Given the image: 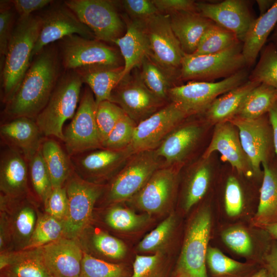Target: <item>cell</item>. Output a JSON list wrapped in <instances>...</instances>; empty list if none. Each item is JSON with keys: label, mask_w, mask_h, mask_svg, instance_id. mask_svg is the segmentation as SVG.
<instances>
[{"label": "cell", "mask_w": 277, "mask_h": 277, "mask_svg": "<svg viewBox=\"0 0 277 277\" xmlns=\"http://www.w3.org/2000/svg\"><path fill=\"white\" fill-rule=\"evenodd\" d=\"M60 64L55 48L46 46L32 60L17 91L5 108L12 118L35 120L47 105L60 78Z\"/></svg>", "instance_id": "1"}, {"label": "cell", "mask_w": 277, "mask_h": 277, "mask_svg": "<svg viewBox=\"0 0 277 277\" xmlns=\"http://www.w3.org/2000/svg\"><path fill=\"white\" fill-rule=\"evenodd\" d=\"M40 25V16L31 15L19 17L13 28L1 72V96L6 104L17 91L31 65Z\"/></svg>", "instance_id": "2"}, {"label": "cell", "mask_w": 277, "mask_h": 277, "mask_svg": "<svg viewBox=\"0 0 277 277\" xmlns=\"http://www.w3.org/2000/svg\"><path fill=\"white\" fill-rule=\"evenodd\" d=\"M83 82L75 71L59 78L51 96L35 121L43 136L64 140L63 125L75 114Z\"/></svg>", "instance_id": "3"}, {"label": "cell", "mask_w": 277, "mask_h": 277, "mask_svg": "<svg viewBox=\"0 0 277 277\" xmlns=\"http://www.w3.org/2000/svg\"><path fill=\"white\" fill-rule=\"evenodd\" d=\"M60 43L62 64L67 71L123 67L120 51L96 39L73 34Z\"/></svg>", "instance_id": "4"}, {"label": "cell", "mask_w": 277, "mask_h": 277, "mask_svg": "<svg viewBox=\"0 0 277 277\" xmlns=\"http://www.w3.org/2000/svg\"><path fill=\"white\" fill-rule=\"evenodd\" d=\"M242 48L241 42L216 53L184 54L179 80L213 82L216 79L227 78L247 67Z\"/></svg>", "instance_id": "5"}, {"label": "cell", "mask_w": 277, "mask_h": 277, "mask_svg": "<svg viewBox=\"0 0 277 277\" xmlns=\"http://www.w3.org/2000/svg\"><path fill=\"white\" fill-rule=\"evenodd\" d=\"M246 68L217 82L189 81L171 87L168 96L188 116L202 114L218 97L242 85L248 80Z\"/></svg>", "instance_id": "6"}, {"label": "cell", "mask_w": 277, "mask_h": 277, "mask_svg": "<svg viewBox=\"0 0 277 277\" xmlns=\"http://www.w3.org/2000/svg\"><path fill=\"white\" fill-rule=\"evenodd\" d=\"M211 221L209 209L204 208L190 222L177 261L176 277H207L206 263Z\"/></svg>", "instance_id": "7"}, {"label": "cell", "mask_w": 277, "mask_h": 277, "mask_svg": "<svg viewBox=\"0 0 277 277\" xmlns=\"http://www.w3.org/2000/svg\"><path fill=\"white\" fill-rule=\"evenodd\" d=\"M68 210L63 222L64 236L75 239L88 226L94 204L101 195L103 186L87 181L73 170L66 182Z\"/></svg>", "instance_id": "8"}, {"label": "cell", "mask_w": 277, "mask_h": 277, "mask_svg": "<svg viewBox=\"0 0 277 277\" xmlns=\"http://www.w3.org/2000/svg\"><path fill=\"white\" fill-rule=\"evenodd\" d=\"M96 110L94 96L91 89L86 87L72 120L63 132V142L69 156L103 148L96 122Z\"/></svg>", "instance_id": "9"}, {"label": "cell", "mask_w": 277, "mask_h": 277, "mask_svg": "<svg viewBox=\"0 0 277 277\" xmlns=\"http://www.w3.org/2000/svg\"><path fill=\"white\" fill-rule=\"evenodd\" d=\"M150 44L149 57L172 78L179 80L183 53L170 23L161 12L144 22Z\"/></svg>", "instance_id": "10"}, {"label": "cell", "mask_w": 277, "mask_h": 277, "mask_svg": "<svg viewBox=\"0 0 277 277\" xmlns=\"http://www.w3.org/2000/svg\"><path fill=\"white\" fill-rule=\"evenodd\" d=\"M229 121L238 130L242 146L250 162L253 174L262 177L261 166L269 162L276 156L268 113L255 119L233 118Z\"/></svg>", "instance_id": "11"}, {"label": "cell", "mask_w": 277, "mask_h": 277, "mask_svg": "<svg viewBox=\"0 0 277 277\" xmlns=\"http://www.w3.org/2000/svg\"><path fill=\"white\" fill-rule=\"evenodd\" d=\"M93 33L95 39L112 43L123 35L124 26L113 3L106 0L64 2Z\"/></svg>", "instance_id": "12"}, {"label": "cell", "mask_w": 277, "mask_h": 277, "mask_svg": "<svg viewBox=\"0 0 277 277\" xmlns=\"http://www.w3.org/2000/svg\"><path fill=\"white\" fill-rule=\"evenodd\" d=\"M160 159L154 150L132 155L112 180L108 191V201L118 203L131 199L161 167Z\"/></svg>", "instance_id": "13"}, {"label": "cell", "mask_w": 277, "mask_h": 277, "mask_svg": "<svg viewBox=\"0 0 277 277\" xmlns=\"http://www.w3.org/2000/svg\"><path fill=\"white\" fill-rule=\"evenodd\" d=\"M189 116L171 102L138 123L128 149L132 154L155 149L164 138Z\"/></svg>", "instance_id": "14"}, {"label": "cell", "mask_w": 277, "mask_h": 277, "mask_svg": "<svg viewBox=\"0 0 277 277\" xmlns=\"http://www.w3.org/2000/svg\"><path fill=\"white\" fill-rule=\"evenodd\" d=\"M109 101L119 106L137 124L161 108L164 101L146 87L139 73L124 77L113 89Z\"/></svg>", "instance_id": "15"}, {"label": "cell", "mask_w": 277, "mask_h": 277, "mask_svg": "<svg viewBox=\"0 0 277 277\" xmlns=\"http://www.w3.org/2000/svg\"><path fill=\"white\" fill-rule=\"evenodd\" d=\"M39 16L40 29L32 51V60L49 44L67 36L77 34L85 38L95 39L93 32L64 3L51 7Z\"/></svg>", "instance_id": "16"}, {"label": "cell", "mask_w": 277, "mask_h": 277, "mask_svg": "<svg viewBox=\"0 0 277 277\" xmlns=\"http://www.w3.org/2000/svg\"><path fill=\"white\" fill-rule=\"evenodd\" d=\"M177 167L159 168L130 200L137 207L149 215L167 211L175 196L178 177Z\"/></svg>", "instance_id": "17"}, {"label": "cell", "mask_w": 277, "mask_h": 277, "mask_svg": "<svg viewBox=\"0 0 277 277\" xmlns=\"http://www.w3.org/2000/svg\"><path fill=\"white\" fill-rule=\"evenodd\" d=\"M133 155L128 148L121 150L100 148L70 156L75 173L83 179L94 183L112 176Z\"/></svg>", "instance_id": "18"}, {"label": "cell", "mask_w": 277, "mask_h": 277, "mask_svg": "<svg viewBox=\"0 0 277 277\" xmlns=\"http://www.w3.org/2000/svg\"><path fill=\"white\" fill-rule=\"evenodd\" d=\"M197 8L202 16L231 31L242 43L255 19L246 1L226 0L217 3L197 2Z\"/></svg>", "instance_id": "19"}, {"label": "cell", "mask_w": 277, "mask_h": 277, "mask_svg": "<svg viewBox=\"0 0 277 277\" xmlns=\"http://www.w3.org/2000/svg\"><path fill=\"white\" fill-rule=\"evenodd\" d=\"M215 151L221 154L225 160L240 174L247 176L253 174L250 162L242 146L238 130L229 121L215 125L210 143L202 157L209 159Z\"/></svg>", "instance_id": "20"}, {"label": "cell", "mask_w": 277, "mask_h": 277, "mask_svg": "<svg viewBox=\"0 0 277 277\" xmlns=\"http://www.w3.org/2000/svg\"><path fill=\"white\" fill-rule=\"evenodd\" d=\"M41 248L44 262L54 277H80L84 252L75 239L63 236Z\"/></svg>", "instance_id": "21"}, {"label": "cell", "mask_w": 277, "mask_h": 277, "mask_svg": "<svg viewBox=\"0 0 277 277\" xmlns=\"http://www.w3.org/2000/svg\"><path fill=\"white\" fill-rule=\"evenodd\" d=\"M2 140L20 153L28 162L41 148L43 134L34 120L18 117L12 118L0 127Z\"/></svg>", "instance_id": "22"}, {"label": "cell", "mask_w": 277, "mask_h": 277, "mask_svg": "<svg viewBox=\"0 0 277 277\" xmlns=\"http://www.w3.org/2000/svg\"><path fill=\"white\" fill-rule=\"evenodd\" d=\"M197 122L181 123L174 128L154 149L164 160L165 166H178L194 148L203 132Z\"/></svg>", "instance_id": "23"}, {"label": "cell", "mask_w": 277, "mask_h": 277, "mask_svg": "<svg viewBox=\"0 0 277 277\" xmlns=\"http://www.w3.org/2000/svg\"><path fill=\"white\" fill-rule=\"evenodd\" d=\"M28 163L17 151L9 148L1 154L0 189L11 200L23 198L28 190Z\"/></svg>", "instance_id": "24"}, {"label": "cell", "mask_w": 277, "mask_h": 277, "mask_svg": "<svg viewBox=\"0 0 277 277\" xmlns=\"http://www.w3.org/2000/svg\"><path fill=\"white\" fill-rule=\"evenodd\" d=\"M113 43L118 47L124 63L122 80L133 69L141 66L150 54L149 41L142 21L128 22L126 33Z\"/></svg>", "instance_id": "25"}, {"label": "cell", "mask_w": 277, "mask_h": 277, "mask_svg": "<svg viewBox=\"0 0 277 277\" xmlns=\"http://www.w3.org/2000/svg\"><path fill=\"white\" fill-rule=\"evenodd\" d=\"M1 277H54L47 268L42 248L1 254Z\"/></svg>", "instance_id": "26"}, {"label": "cell", "mask_w": 277, "mask_h": 277, "mask_svg": "<svg viewBox=\"0 0 277 277\" xmlns=\"http://www.w3.org/2000/svg\"><path fill=\"white\" fill-rule=\"evenodd\" d=\"M169 15L172 30L186 54L195 52L206 31L214 23L199 12H181Z\"/></svg>", "instance_id": "27"}, {"label": "cell", "mask_w": 277, "mask_h": 277, "mask_svg": "<svg viewBox=\"0 0 277 277\" xmlns=\"http://www.w3.org/2000/svg\"><path fill=\"white\" fill-rule=\"evenodd\" d=\"M262 183L254 224L259 227L277 222V156L262 164Z\"/></svg>", "instance_id": "28"}, {"label": "cell", "mask_w": 277, "mask_h": 277, "mask_svg": "<svg viewBox=\"0 0 277 277\" xmlns=\"http://www.w3.org/2000/svg\"><path fill=\"white\" fill-rule=\"evenodd\" d=\"M277 24V1L264 14L252 22L243 42L242 53L247 66H252Z\"/></svg>", "instance_id": "29"}, {"label": "cell", "mask_w": 277, "mask_h": 277, "mask_svg": "<svg viewBox=\"0 0 277 277\" xmlns=\"http://www.w3.org/2000/svg\"><path fill=\"white\" fill-rule=\"evenodd\" d=\"M260 84L246 82L216 98L202 113L206 121L211 125L231 120L248 94Z\"/></svg>", "instance_id": "30"}, {"label": "cell", "mask_w": 277, "mask_h": 277, "mask_svg": "<svg viewBox=\"0 0 277 277\" xmlns=\"http://www.w3.org/2000/svg\"><path fill=\"white\" fill-rule=\"evenodd\" d=\"M21 199L12 200L13 209L10 221H8L9 235L17 247L23 250L28 244L35 229L37 219L32 204Z\"/></svg>", "instance_id": "31"}, {"label": "cell", "mask_w": 277, "mask_h": 277, "mask_svg": "<svg viewBox=\"0 0 277 277\" xmlns=\"http://www.w3.org/2000/svg\"><path fill=\"white\" fill-rule=\"evenodd\" d=\"M41 151L50 176L53 188L64 186L73 170L70 156L52 138L43 140Z\"/></svg>", "instance_id": "32"}, {"label": "cell", "mask_w": 277, "mask_h": 277, "mask_svg": "<svg viewBox=\"0 0 277 277\" xmlns=\"http://www.w3.org/2000/svg\"><path fill=\"white\" fill-rule=\"evenodd\" d=\"M277 102V89L260 84L245 97L232 118L255 119L268 113Z\"/></svg>", "instance_id": "33"}, {"label": "cell", "mask_w": 277, "mask_h": 277, "mask_svg": "<svg viewBox=\"0 0 277 277\" xmlns=\"http://www.w3.org/2000/svg\"><path fill=\"white\" fill-rule=\"evenodd\" d=\"M123 67L104 68L78 72L92 92L97 105L109 101L112 92L122 80Z\"/></svg>", "instance_id": "34"}, {"label": "cell", "mask_w": 277, "mask_h": 277, "mask_svg": "<svg viewBox=\"0 0 277 277\" xmlns=\"http://www.w3.org/2000/svg\"><path fill=\"white\" fill-rule=\"evenodd\" d=\"M209 159L202 157L189 173L183 195V206L187 211L203 197L209 188L211 176Z\"/></svg>", "instance_id": "35"}, {"label": "cell", "mask_w": 277, "mask_h": 277, "mask_svg": "<svg viewBox=\"0 0 277 277\" xmlns=\"http://www.w3.org/2000/svg\"><path fill=\"white\" fill-rule=\"evenodd\" d=\"M241 42L234 33L213 23L206 31L192 54L216 53Z\"/></svg>", "instance_id": "36"}, {"label": "cell", "mask_w": 277, "mask_h": 277, "mask_svg": "<svg viewBox=\"0 0 277 277\" xmlns=\"http://www.w3.org/2000/svg\"><path fill=\"white\" fill-rule=\"evenodd\" d=\"M259 61L248 80L272 86L277 89V49L270 42L261 51Z\"/></svg>", "instance_id": "37"}, {"label": "cell", "mask_w": 277, "mask_h": 277, "mask_svg": "<svg viewBox=\"0 0 277 277\" xmlns=\"http://www.w3.org/2000/svg\"><path fill=\"white\" fill-rule=\"evenodd\" d=\"M141 77L146 87L156 96L165 100L168 95L172 77L149 56L143 61Z\"/></svg>", "instance_id": "38"}, {"label": "cell", "mask_w": 277, "mask_h": 277, "mask_svg": "<svg viewBox=\"0 0 277 277\" xmlns=\"http://www.w3.org/2000/svg\"><path fill=\"white\" fill-rule=\"evenodd\" d=\"M175 224V215L170 214L140 241L137 245L138 251L145 253L163 252L171 240Z\"/></svg>", "instance_id": "39"}, {"label": "cell", "mask_w": 277, "mask_h": 277, "mask_svg": "<svg viewBox=\"0 0 277 277\" xmlns=\"http://www.w3.org/2000/svg\"><path fill=\"white\" fill-rule=\"evenodd\" d=\"M64 233L63 222L46 213L37 220L29 242L23 250L42 247L63 237Z\"/></svg>", "instance_id": "40"}, {"label": "cell", "mask_w": 277, "mask_h": 277, "mask_svg": "<svg viewBox=\"0 0 277 277\" xmlns=\"http://www.w3.org/2000/svg\"><path fill=\"white\" fill-rule=\"evenodd\" d=\"M149 221V214H138L120 206H112L105 215L108 225L120 231H134L146 225Z\"/></svg>", "instance_id": "41"}, {"label": "cell", "mask_w": 277, "mask_h": 277, "mask_svg": "<svg viewBox=\"0 0 277 277\" xmlns=\"http://www.w3.org/2000/svg\"><path fill=\"white\" fill-rule=\"evenodd\" d=\"M28 163L29 174L34 191L40 200L44 203L51 192L53 187L41 148Z\"/></svg>", "instance_id": "42"}, {"label": "cell", "mask_w": 277, "mask_h": 277, "mask_svg": "<svg viewBox=\"0 0 277 277\" xmlns=\"http://www.w3.org/2000/svg\"><path fill=\"white\" fill-rule=\"evenodd\" d=\"M136 125L125 113L103 142V148L115 150L128 148L132 142Z\"/></svg>", "instance_id": "43"}, {"label": "cell", "mask_w": 277, "mask_h": 277, "mask_svg": "<svg viewBox=\"0 0 277 277\" xmlns=\"http://www.w3.org/2000/svg\"><path fill=\"white\" fill-rule=\"evenodd\" d=\"M80 277H127L124 267L107 262L84 252Z\"/></svg>", "instance_id": "44"}, {"label": "cell", "mask_w": 277, "mask_h": 277, "mask_svg": "<svg viewBox=\"0 0 277 277\" xmlns=\"http://www.w3.org/2000/svg\"><path fill=\"white\" fill-rule=\"evenodd\" d=\"M124 113L119 106L109 101L97 105L95 118L102 144Z\"/></svg>", "instance_id": "45"}, {"label": "cell", "mask_w": 277, "mask_h": 277, "mask_svg": "<svg viewBox=\"0 0 277 277\" xmlns=\"http://www.w3.org/2000/svg\"><path fill=\"white\" fill-rule=\"evenodd\" d=\"M166 268L163 252L136 255L130 277H166Z\"/></svg>", "instance_id": "46"}, {"label": "cell", "mask_w": 277, "mask_h": 277, "mask_svg": "<svg viewBox=\"0 0 277 277\" xmlns=\"http://www.w3.org/2000/svg\"><path fill=\"white\" fill-rule=\"evenodd\" d=\"M206 262L213 274L219 276H228L239 272L245 264L224 254L217 248L208 247Z\"/></svg>", "instance_id": "47"}, {"label": "cell", "mask_w": 277, "mask_h": 277, "mask_svg": "<svg viewBox=\"0 0 277 277\" xmlns=\"http://www.w3.org/2000/svg\"><path fill=\"white\" fill-rule=\"evenodd\" d=\"M92 243L99 252L112 259H122L126 253V246L122 241L103 231L94 233Z\"/></svg>", "instance_id": "48"}, {"label": "cell", "mask_w": 277, "mask_h": 277, "mask_svg": "<svg viewBox=\"0 0 277 277\" xmlns=\"http://www.w3.org/2000/svg\"><path fill=\"white\" fill-rule=\"evenodd\" d=\"M224 200L228 216L234 217L240 214L243 207V194L239 182L234 176H230L227 180Z\"/></svg>", "instance_id": "49"}, {"label": "cell", "mask_w": 277, "mask_h": 277, "mask_svg": "<svg viewBox=\"0 0 277 277\" xmlns=\"http://www.w3.org/2000/svg\"><path fill=\"white\" fill-rule=\"evenodd\" d=\"M47 214L64 221L68 210V199L65 186L53 188L44 203Z\"/></svg>", "instance_id": "50"}, {"label": "cell", "mask_w": 277, "mask_h": 277, "mask_svg": "<svg viewBox=\"0 0 277 277\" xmlns=\"http://www.w3.org/2000/svg\"><path fill=\"white\" fill-rule=\"evenodd\" d=\"M9 3L1 1L0 5V54L3 66L14 28V13Z\"/></svg>", "instance_id": "51"}, {"label": "cell", "mask_w": 277, "mask_h": 277, "mask_svg": "<svg viewBox=\"0 0 277 277\" xmlns=\"http://www.w3.org/2000/svg\"><path fill=\"white\" fill-rule=\"evenodd\" d=\"M222 239L229 248L239 254L247 255L252 251L251 238L242 228L234 227L225 231Z\"/></svg>", "instance_id": "52"}, {"label": "cell", "mask_w": 277, "mask_h": 277, "mask_svg": "<svg viewBox=\"0 0 277 277\" xmlns=\"http://www.w3.org/2000/svg\"><path fill=\"white\" fill-rule=\"evenodd\" d=\"M123 6L132 19L144 22L160 12L150 0H124Z\"/></svg>", "instance_id": "53"}, {"label": "cell", "mask_w": 277, "mask_h": 277, "mask_svg": "<svg viewBox=\"0 0 277 277\" xmlns=\"http://www.w3.org/2000/svg\"><path fill=\"white\" fill-rule=\"evenodd\" d=\"M158 11L170 15L181 12H198L197 2L192 0H152Z\"/></svg>", "instance_id": "54"}, {"label": "cell", "mask_w": 277, "mask_h": 277, "mask_svg": "<svg viewBox=\"0 0 277 277\" xmlns=\"http://www.w3.org/2000/svg\"><path fill=\"white\" fill-rule=\"evenodd\" d=\"M13 7L19 16L26 18L32 13L43 9L53 1L51 0H13L11 1Z\"/></svg>", "instance_id": "55"}, {"label": "cell", "mask_w": 277, "mask_h": 277, "mask_svg": "<svg viewBox=\"0 0 277 277\" xmlns=\"http://www.w3.org/2000/svg\"><path fill=\"white\" fill-rule=\"evenodd\" d=\"M264 261L265 267L274 277H277V242L273 241L265 255Z\"/></svg>", "instance_id": "56"}, {"label": "cell", "mask_w": 277, "mask_h": 277, "mask_svg": "<svg viewBox=\"0 0 277 277\" xmlns=\"http://www.w3.org/2000/svg\"><path fill=\"white\" fill-rule=\"evenodd\" d=\"M268 115L272 128L274 151L277 156V102L268 112Z\"/></svg>", "instance_id": "57"}, {"label": "cell", "mask_w": 277, "mask_h": 277, "mask_svg": "<svg viewBox=\"0 0 277 277\" xmlns=\"http://www.w3.org/2000/svg\"><path fill=\"white\" fill-rule=\"evenodd\" d=\"M260 228L266 232L273 241L277 242V222L263 225Z\"/></svg>", "instance_id": "58"}, {"label": "cell", "mask_w": 277, "mask_h": 277, "mask_svg": "<svg viewBox=\"0 0 277 277\" xmlns=\"http://www.w3.org/2000/svg\"><path fill=\"white\" fill-rule=\"evenodd\" d=\"M260 15L266 13L274 4L275 1L259 0L257 1Z\"/></svg>", "instance_id": "59"}, {"label": "cell", "mask_w": 277, "mask_h": 277, "mask_svg": "<svg viewBox=\"0 0 277 277\" xmlns=\"http://www.w3.org/2000/svg\"><path fill=\"white\" fill-rule=\"evenodd\" d=\"M269 271L266 267L260 269L251 277H269Z\"/></svg>", "instance_id": "60"}, {"label": "cell", "mask_w": 277, "mask_h": 277, "mask_svg": "<svg viewBox=\"0 0 277 277\" xmlns=\"http://www.w3.org/2000/svg\"><path fill=\"white\" fill-rule=\"evenodd\" d=\"M271 42L272 43L277 49V24L273 29V33L270 39Z\"/></svg>", "instance_id": "61"}, {"label": "cell", "mask_w": 277, "mask_h": 277, "mask_svg": "<svg viewBox=\"0 0 277 277\" xmlns=\"http://www.w3.org/2000/svg\"><path fill=\"white\" fill-rule=\"evenodd\" d=\"M269 277H274L270 272L269 271Z\"/></svg>", "instance_id": "62"}]
</instances>
